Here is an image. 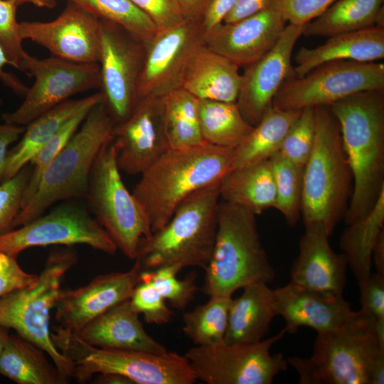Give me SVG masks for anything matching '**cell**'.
<instances>
[{"label":"cell","instance_id":"5","mask_svg":"<svg viewBox=\"0 0 384 384\" xmlns=\"http://www.w3.org/2000/svg\"><path fill=\"white\" fill-rule=\"evenodd\" d=\"M219 187L210 186L188 196L161 229L141 242L135 260L143 270L206 268L216 238Z\"/></svg>","mask_w":384,"mask_h":384},{"label":"cell","instance_id":"2","mask_svg":"<svg viewBox=\"0 0 384 384\" xmlns=\"http://www.w3.org/2000/svg\"><path fill=\"white\" fill-rule=\"evenodd\" d=\"M233 150L206 142L171 148L141 174L132 194L144 211L152 233L169 222L188 196L220 183L232 170Z\"/></svg>","mask_w":384,"mask_h":384},{"label":"cell","instance_id":"39","mask_svg":"<svg viewBox=\"0 0 384 384\" xmlns=\"http://www.w3.org/2000/svg\"><path fill=\"white\" fill-rule=\"evenodd\" d=\"M180 271L175 266L142 270L140 281L150 282L174 308L183 310L194 299L198 287L196 283L197 275L195 272L179 279L176 276Z\"/></svg>","mask_w":384,"mask_h":384},{"label":"cell","instance_id":"1","mask_svg":"<svg viewBox=\"0 0 384 384\" xmlns=\"http://www.w3.org/2000/svg\"><path fill=\"white\" fill-rule=\"evenodd\" d=\"M329 107L353 176L348 225L367 215L384 191V90L358 92Z\"/></svg>","mask_w":384,"mask_h":384},{"label":"cell","instance_id":"21","mask_svg":"<svg viewBox=\"0 0 384 384\" xmlns=\"http://www.w3.org/2000/svg\"><path fill=\"white\" fill-rule=\"evenodd\" d=\"M286 23L277 11L267 7L239 21L221 23L206 36L205 46L245 67L274 46Z\"/></svg>","mask_w":384,"mask_h":384},{"label":"cell","instance_id":"31","mask_svg":"<svg viewBox=\"0 0 384 384\" xmlns=\"http://www.w3.org/2000/svg\"><path fill=\"white\" fill-rule=\"evenodd\" d=\"M45 351L18 334H9L0 353V375L18 384H65Z\"/></svg>","mask_w":384,"mask_h":384},{"label":"cell","instance_id":"35","mask_svg":"<svg viewBox=\"0 0 384 384\" xmlns=\"http://www.w3.org/2000/svg\"><path fill=\"white\" fill-rule=\"evenodd\" d=\"M170 146L183 149L205 142L198 114L199 100L182 87L162 97Z\"/></svg>","mask_w":384,"mask_h":384},{"label":"cell","instance_id":"25","mask_svg":"<svg viewBox=\"0 0 384 384\" xmlns=\"http://www.w3.org/2000/svg\"><path fill=\"white\" fill-rule=\"evenodd\" d=\"M384 58V26L329 36L315 48L302 47L294 56L293 77L302 78L325 63L340 60L375 62Z\"/></svg>","mask_w":384,"mask_h":384},{"label":"cell","instance_id":"44","mask_svg":"<svg viewBox=\"0 0 384 384\" xmlns=\"http://www.w3.org/2000/svg\"><path fill=\"white\" fill-rule=\"evenodd\" d=\"M129 300L134 311L138 314H142L148 324L162 325L171 319L172 311L167 306L165 299L150 282L140 281L134 287Z\"/></svg>","mask_w":384,"mask_h":384},{"label":"cell","instance_id":"18","mask_svg":"<svg viewBox=\"0 0 384 384\" xmlns=\"http://www.w3.org/2000/svg\"><path fill=\"white\" fill-rule=\"evenodd\" d=\"M117 164L129 175L142 174L171 149L162 97H144L129 116L115 124Z\"/></svg>","mask_w":384,"mask_h":384},{"label":"cell","instance_id":"43","mask_svg":"<svg viewBox=\"0 0 384 384\" xmlns=\"http://www.w3.org/2000/svg\"><path fill=\"white\" fill-rule=\"evenodd\" d=\"M358 285L361 307L359 311L373 323L375 336L384 347V274L371 273Z\"/></svg>","mask_w":384,"mask_h":384},{"label":"cell","instance_id":"40","mask_svg":"<svg viewBox=\"0 0 384 384\" xmlns=\"http://www.w3.org/2000/svg\"><path fill=\"white\" fill-rule=\"evenodd\" d=\"M90 110H83L69 119L31 160V174L21 208L35 194L44 171L78 129Z\"/></svg>","mask_w":384,"mask_h":384},{"label":"cell","instance_id":"37","mask_svg":"<svg viewBox=\"0 0 384 384\" xmlns=\"http://www.w3.org/2000/svg\"><path fill=\"white\" fill-rule=\"evenodd\" d=\"M100 20L114 23L147 45L158 32L151 19L131 0H68Z\"/></svg>","mask_w":384,"mask_h":384},{"label":"cell","instance_id":"29","mask_svg":"<svg viewBox=\"0 0 384 384\" xmlns=\"http://www.w3.org/2000/svg\"><path fill=\"white\" fill-rule=\"evenodd\" d=\"M219 190L223 201L256 215L274 208L276 191L270 160L232 170L220 182Z\"/></svg>","mask_w":384,"mask_h":384},{"label":"cell","instance_id":"7","mask_svg":"<svg viewBox=\"0 0 384 384\" xmlns=\"http://www.w3.org/2000/svg\"><path fill=\"white\" fill-rule=\"evenodd\" d=\"M51 338L58 351L73 366L78 382L95 374L114 373L133 384H193L197 379L188 359L177 352L155 353L102 348L82 341L75 332L55 328Z\"/></svg>","mask_w":384,"mask_h":384},{"label":"cell","instance_id":"49","mask_svg":"<svg viewBox=\"0 0 384 384\" xmlns=\"http://www.w3.org/2000/svg\"><path fill=\"white\" fill-rule=\"evenodd\" d=\"M236 0H210L201 18L206 36L223 23Z\"/></svg>","mask_w":384,"mask_h":384},{"label":"cell","instance_id":"55","mask_svg":"<svg viewBox=\"0 0 384 384\" xmlns=\"http://www.w3.org/2000/svg\"><path fill=\"white\" fill-rule=\"evenodd\" d=\"M95 383L99 384H133L127 378L114 373L98 374Z\"/></svg>","mask_w":384,"mask_h":384},{"label":"cell","instance_id":"14","mask_svg":"<svg viewBox=\"0 0 384 384\" xmlns=\"http://www.w3.org/2000/svg\"><path fill=\"white\" fill-rule=\"evenodd\" d=\"M100 92L114 124L125 120L139 101L146 48L122 26L100 20Z\"/></svg>","mask_w":384,"mask_h":384},{"label":"cell","instance_id":"32","mask_svg":"<svg viewBox=\"0 0 384 384\" xmlns=\"http://www.w3.org/2000/svg\"><path fill=\"white\" fill-rule=\"evenodd\" d=\"M384 0H336L304 25L305 36H331L375 25L384 26Z\"/></svg>","mask_w":384,"mask_h":384},{"label":"cell","instance_id":"12","mask_svg":"<svg viewBox=\"0 0 384 384\" xmlns=\"http://www.w3.org/2000/svg\"><path fill=\"white\" fill-rule=\"evenodd\" d=\"M287 333L250 344L196 346L184 354L197 380L207 384H271L288 368L281 353L271 354L272 346Z\"/></svg>","mask_w":384,"mask_h":384},{"label":"cell","instance_id":"53","mask_svg":"<svg viewBox=\"0 0 384 384\" xmlns=\"http://www.w3.org/2000/svg\"><path fill=\"white\" fill-rule=\"evenodd\" d=\"M186 20L199 21L210 0H176Z\"/></svg>","mask_w":384,"mask_h":384},{"label":"cell","instance_id":"16","mask_svg":"<svg viewBox=\"0 0 384 384\" xmlns=\"http://www.w3.org/2000/svg\"><path fill=\"white\" fill-rule=\"evenodd\" d=\"M201 20H185L158 31L145 46L139 98L163 97L181 87L184 72L195 51L205 44Z\"/></svg>","mask_w":384,"mask_h":384},{"label":"cell","instance_id":"9","mask_svg":"<svg viewBox=\"0 0 384 384\" xmlns=\"http://www.w3.org/2000/svg\"><path fill=\"white\" fill-rule=\"evenodd\" d=\"M76 261L71 250L53 252L33 284L0 297V326L13 329L43 350L67 383L73 377V366L53 343L49 322L62 279Z\"/></svg>","mask_w":384,"mask_h":384},{"label":"cell","instance_id":"56","mask_svg":"<svg viewBox=\"0 0 384 384\" xmlns=\"http://www.w3.org/2000/svg\"><path fill=\"white\" fill-rule=\"evenodd\" d=\"M18 6L30 4L38 7L53 9L57 4V0H14Z\"/></svg>","mask_w":384,"mask_h":384},{"label":"cell","instance_id":"52","mask_svg":"<svg viewBox=\"0 0 384 384\" xmlns=\"http://www.w3.org/2000/svg\"><path fill=\"white\" fill-rule=\"evenodd\" d=\"M6 65H10V62L0 46V82L16 95L24 97L28 87L16 75L6 71Z\"/></svg>","mask_w":384,"mask_h":384},{"label":"cell","instance_id":"38","mask_svg":"<svg viewBox=\"0 0 384 384\" xmlns=\"http://www.w3.org/2000/svg\"><path fill=\"white\" fill-rule=\"evenodd\" d=\"M270 160L276 191L274 208L281 213L289 227H294L301 216L304 167L292 163L279 152Z\"/></svg>","mask_w":384,"mask_h":384},{"label":"cell","instance_id":"46","mask_svg":"<svg viewBox=\"0 0 384 384\" xmlns=\"http://www.w3.org/2000/svg\"><path fill=\"white\" fill-rule=\"evenodd\" d=\"M336 0H268L267 7L289 24L304 26L319 16Z\"/></svg>","mask_w":384,"mask_h":384},{"label":"cell","instance_id":"4","mask_svg":"<svg viewBox=\"0 0 384 384\" xmlns=\"http://www.w3.org/2000/svg\"><path fill=\"white\" fill-rule=\"evenodd\" d=\"M205 270L203 292L208 297H232L249 284L274 280L256 215L224 201L219 203L215 242Z\"/></svg>","mask_w":384,"mask_h":384},{"label":"cell","instance_id":"47","mask_svg":"<svg viewBox=\"0 0 384 384\" xmlns=\"http://www.w3.org/2000/svg\"><path fill=\"white\" fill-rule=\"evenodd\" d=\"M154 22L158 31L183 23L184 18L176 0H131Z\"/></svg>","mask_w":384,"mask_h":384},{"label":"cell","instance_id":"6","mask_svg":"<svg viewBox=\"0 0 384 384\" xmlns=\"http://www.w3.org/2000/svg\"><path fill=\"white\" fill-rule=\"evenodd\" d=\"M114 125L104 100L90 110L44 171L37 191L16 215L12 228L38 218L59 201L86 197L92 166L101 149L113 139Z\"/></svg>","mask_w":384,"mask_h":384},{"label":"cell","instance_id":"51","mask_svg":"<svg viewBox=\"0 0 384 384\" xmlns=\"http://www.w3.org/2000/svg\"><path fill=\"white\" fill-rule=\"evenodd\" d=\"M268 0H236V2L223 21L232 23L251 16L266 9Z\"/></svg>","mask_w":384,"mask_h":384},{"label":"cell","instance_id":"41","mask_svg":"<svg viewBox=\"0 0 384 384\" xmlns=\"http://www.w3.org/2000/svg\"><path fill=\"white\" fill-rule=\"evenodd\" d=\"M314 107H306L290 128L282 144L279 153L292 163L304 166L314 144Z\"/></svg>","mask_w":384,"mask_h":384},{"label":"cell","instance_id":"30","mask_svg":"<svg viewBox=\"0 0 384 384\" xmlns=\"http://www.w3.org/2000/svg\"><path fill=\"white\" fill-rule=\"evenodd\" d=\"M301 112L284 110L271 105L247 137L233 150L232 170L268 160L278 153Z\"/></svg>","mask_w":384,"mask_h":384},{"label":"cell","instance_id":"57","mask_svg":"<svg viewBox=\"0 0 384 384\" xmlns=\"http://www.w3.org/2000/svg\"><path fill=\"white\" fill-rule=\"evenodd\" d=\"M8 329L0 326V353L9 335Z\"/></svg>","mask_w":384,"mask_h":384},{"label":"cell","instance_id":"50","mask_svg":"<svg viewBox=\"0 0 384 384\" xmlns=\"http://www.w3.org/2000/svg\"><path fill=\"white\" fill-rule=\"evenodd\" d=\"M25 126L0 122V183H2L4 169L9 146L23 134Z\"/></svg>","mask_w":384,"mask_h":384},{"label":"cell","instance_id":"8","mask_svg":"<svg viewBox=\"0 0 384 384\" xmlns=\"http://www.w3.org/2000/svg\"><path fill=\"white\" fill-rule=\"evenodd\" d=\"M384 347L360 311L340 327L317 334L308 358L289 357L301 384H370L371 366Z\"/></svg>","mask_w":384,"mask_h":384},{"label":"cell","instance_id":"20","mask_svg":"<svg viewBox=\"0 0 384 384\" xmlns=\"http://www.w3.org/2000/svg\"><path fill=\"white\" fill-rule=\"evenodd\" d=\"M143 269L135 260L126 272L100 274L75 289H61L54 308L60 326L78 332L88 322L115 305L129 299Z\"/></svg>","mask_w":384,"mask_h":384},{"label":"cell","instance_id":"15","mask_svg":"<svg viewBox=\"0 0 384 384\" xmlns=\"http://www.w3.org/2000/svg\"><path fill=\"white\" fill-rule=\"evenodd\" d=\"M84 244L108 255L117 245L85 208L75 203L63 204L18 228L0 235V252L16 257L32 247Z\"/></svg>","mask_w":384,"mask_h":384},{"label":"cell","instance_id":"54","mask_svg":"<svg viewBox=\"0 0 384 384\" xmlns=\"http://www.w3.org/2000/svg\"><path fill=\"white\" fill-rule=\"evenodd\" d=\"M372 265L377 272L384 274V228L379 233L373 245Z\"/></svg>","mask_w":384,"mask_h":384},{"label":"cell","instance_id":"42","mask_svg":"<svg viewBox=\"0 0 384 384\" xmlns=\"http://www.w3.org/2000/svg\"><path fill=\"white\" fill-rule=\"evenodd\" d=\"M18 7L14 0H0V46L10 65L24 72L25 63L29 54L22 46L23 39L16 19Z\"/></svg>","mask_w":384,"mask_h":384},{"label":"cell","instance_id":"23","mask_svg":"<svg viewBox=\"0 0 384 384\" xmlns=\"http://www.w3.org/2000/svg\"><path fill=\"white\" fill-rule=\"evenodd\" d=\"M329 235L319 226L305 227L299 254L290 270V282L302 288L343 294L348 262L331 248Z\"/></svg>","mask_w":384,"mask_h":384},{"label":"cell","instance_id":"13","mask_svg":"<svg viewBox=\"0 0 384 384\" xmlns=\"http://www.w3.org/2000/svg\"><path fill=\"white\" fill-rule=\"evenodd\" d=\"M24 72L34 78L21 104L2 114L5 122L26 126L78 93L100 88L98 63H78L52 56L39 59L28 55Z\"/></svg>","mask_w":384,"mask_h":384},{"label":"cell","instance_id":"48","mask_svg":"<svg viewBox=\"0 0 384 384\" xmlns=\"http://www.w3.org/2000/svg\"><path fill=\"white\" fill-rule=\"evenodd\" d=\"M38 274L24 271L16 257L0 252V297L33 284Z\"/></svg>","mask_w":384,"mask_h":384},{"label":"cell","instance_id":"10","mask_svg":"<svg viewBox=\"0 0 384 384\" xmlns=\"http://www.w3.org/2000/svg\"><path fill=\"white\" fill-rule=\"evenodd\" d=\"M112 140L97 154L92 166L86 197L97 219L128 258L135 260L141 242L152 234L141 206L126 188Z\"/></svg>","mask_w":384,"mask_h":384},{"label":"cell","instance_id":"17","mask_svg":"<svg viewBox=\"0 0 384 384\" xmlns=\"http://www.w3.org/2000/svg\"><path fill=\"white\" fill-rule=\"evenodd\" d=\"M100 27V19L71 1L53 21L19 23L23 40L44 47L52 56L78 63H99Z\"/></svg>","mask_w":384,"mask_h":384},{"label":"cell","instance_id":"58","mask_svg":"<svg viewBox=\"0 0 384 384\" xmlns=\"http://www.w3.org/2000/svg\"><path fill=\"white\" fill-rule=\"evenodd\" d=\"M0 104H1V100H0Z\"/></svg>","mask_w":384,"mask_h":384},{"label":"cell","instance_id":"11","mask_svg":"<svg viewBox=\"0 0 384 384\" xmlns=\"http://www.w3.org/2000/svg\"><path fill=\"white\" fill-rule=\"evenodd\" d=\"M384 90V64L340 60L325 63L302 78H289L272 101L284 110L330 106L351 95Z\"/></svg>","mask_w":384,"mask_h":384},{"label":"cell","instance_id":"34","mask_svg":"<svg viewBox=\"0 0 384 384\" xmlns=\"http://www.w3.org/2000/svg\"><path fill=\"white\" fill-rule=\"evenodd\" d=\"M199 124L206 143L235 149L253 129L236 102L199 100Z\"/></svg>","mask_w":384,"mask_h":384},{"label":"cell","instance_id":"36","mask_svg":"<svg viewBox=\"0 0 384 384\" xmlns=\"http://www.w3.org/2000/svg\"><path fill=\"white\" fill-rule=\"evenodd\" d=\"M232 297L211 296L204 304L183 315V331L196 346L224 342Z\"/></svg>","mask_w":384,"mask_h":384},{"label":"cell","instance_id":"26","mask_svg":"<svg viewBox=\"0 0 384 384\" xmlns=\"http://www.w3.org/2000/svg\"><path fill=\"white\" fill-rule=\"evenodd\" d=\"M104 100L100 91L80 99H70L42 114L25 126L19 142L9 150L2 182L14 176L72 117Z\"/></svg>","mask_w":384,"mask_h":384},{"label":"cell","instance_id":"3","mask_svg":"<svg viewBox=\"0 0 384 384\" xmlns=\"http://www.w3.org/2000/svg\"><path fill=\"white\" fill-rule=\"evenodd\" d=\"M314 112L315 139L304 166L300 214L304 228L319 226L331 235L347 210L353 176L337 119L329 106Z\"/></svg>","mask_w":384,"mask_h":384},{"label":"cell","instance_id":"28","mask_svg":"<svg viewBox=\"0 0 384 384\" xmlns=\"http://www.w3.org/2000/svg\"><path fill=\"white\" fill-rule=\"evenodd\" d=\"M232 299L224 343L250 344L261 341L277 315L274 290L268 284L256 282L245 287Z\"/></svg>","mask_w":384,"mask_h":384},{"label":"cell","instance_id":"45","mask_svg":"<svg viewBox=\"0 0 384 384\" xmlns=\"http://www.w3.org/2000/svg\"><path fill=\"white\" fill-rule=\"evenodd\" d=\"M31 174L30 164L14 176L0 183V235L10 231L20 212Z\"/></svg>","mask_w":384,"mask_h":384},{"label":"cell","instance_id":"19","mask_svg":"<svg viewBox=\"0 0 384 384\" xmlns=\"http://www.w3.org/2000/svg\"><path fill=\"white\" fill-rule=\"evenodd\" d=\"M304 26H286L274 46L245 66L236 104L244 119L255 127L272 104L276 94L293 76L292 55Z\"/></svg>","mask_w":384,"mask_h":384},{"label":"cell","instance_id":"27","mask_svg":"<svg viewBox=\"0 0 384 384\" xmlns=\"http://www.w3.org/2000/svg\"><path fill=\"white\" fill-rule=\"evenodd\" d=\"M239 68L204 44L191 56L181 87L198 100L236 102L242 79Z\"/></svg>","mask_w":384,"mask_h":384},{"label":"cell","instance_id":"22","mask_svg":"<svg viewBox=\"0 0 384 384\" xmlns=\"http://www.w3.org/2000/svg\"><path fill=\"white\" fill-rule=\"evenodd\" d=\"M274 290L277 315L285 321L287 333L294 334L302 326L317 334L331 331L355 314L343 294L311 290L290 282Z\"/></svg>","mask_w":384,"mask_h":384},{"label":"cell","instance_id":"24","mask_svg":"<svg viewBox=\"0 0 384 384\" xmlns=\"http://www.w3.org/2000/svg\"><path fill=\"white\" fill-rule=\"evenodd\" d=\"M75 333L85 342L102 348L155 353L168 351L146 332L129 299L110 308Z\"/></svg>","mask_w":384,"mask_h":384},{"label":"cell","instance_id":"33","mask_svg":"<svg viewBox=\"0 0 384 384\" xmlns=\"http://www.w3.org/2000/svg\"><path fill=\"white\" fill-rule=\"evenodd\" d=\"M384 191L370 212L363 218L346 225L340 238V247L357 279L364 282L372 273V250L384 228Z\"/></svg>","mask_w":384,"mask_h":384}]
</instances>
